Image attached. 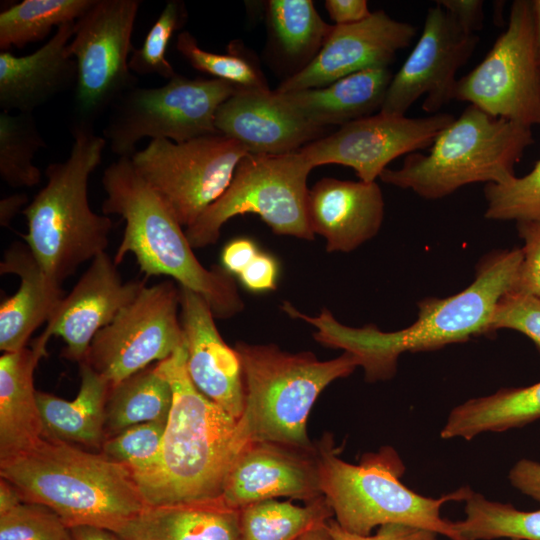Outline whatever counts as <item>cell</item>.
<instances>
[{"instance_id": "44dd1931", "label": "cell", "mask_w": 540, "mask_h": 540, "mask_svg": "<svg viewBox=\"0 0 540 540\" xmlns=\"http://www.w3.org/2000/svg\"><path fill=\"white\" fill-rule=\"evenodd\" d=\"M179 289L188 374L201 393L239 419L245 403L240 356L223 340L207 302L190 289Z\"/></svg>"}, {"instance_id": "816d5d0a", "label": "cell", "mask_w": 540, "mask_h": 540, "mask_svg": "<svg viewBox=\"0 0 540 540\" xmlns=\"http://www.w3.org/2000/svg\"><path fill=\"white\" fill-rule=\"evenodd\" d=\"M23 502L17 490L5 479L0 480V514Z\"/></svg>"}, {"instance_id": "f546056e", "label": "cell", "mask_w": 540, "mask_h": 540, "mask_svg": "<svg viewBox=\"0 0 540 540\" xmlns=\"http://www.w3.org/2000/svg\"><path fill=\"white\" fill-rule=\"evenodd\" d=\"M173 402L170 383L154 367L110 386L105 408L106 439L141 423H166Z\"/></svg>"}, {"instance_id": "d590c367", "label": "cell", "mask_w": 540, "mask_h": 540, "mask_svg": "<svg viewBox=\"0 0 540 540\" xmlns=\"http://www.w3.org/2000/svg\"><path fill=\"white\" fill-rule=\"evenodd\" d=\"M176 48L196 70L223 80L239 88H269L261 72L241 53L232 50L215 53L202 49L188 31L177 37Z\"/></svg>"}, {"instance_id": "8fae6325", "label": "cell", "mask_w": 540, "mask_h": 540, "mask_svg": "<svg viewBox=\"0 0 540 540\" xmlns=\"http://www.w3.org/2000/svg\"><path fill=\"white\" fill-rule=\"evenodd\" d=\"M139 0H94L76 21L67 46L77 65L72 124L93 126L126 92L137 87L130 70Z\"/></svg>"}, {"instance_id": "5bb4252c", "label": "cell", "mask_w": 540, "mask_h": 540, "mask_svg": "<svg viewBox=\"0 0 540 540\" xmlns=\"http://www.w3.org/2000/svg\"><path fill=\"white\" fill-rule=\"evenodd\" d=\"M180 289L170 280L144 286L93 338L83 362L110 386L163 361L185 345Z\"/></svg>"}, {"instance_id": "d6a6232c", "label": "cell", "mask_w": 540, "mask_h": 540, "mask_svg": "<svg viewBox=\"0 0 540 540\" xmlns=\"http://www.w3.org/2000/svg\"><path fill=\"white\" fill-rule=\"evenodd\" d=\"M94 0H24L0 13V49L24 48L46 38L53 27L77 21Z\"/></svg>"}, {"instance_id": "d6986e66", "label": "cell", "mask_w": 540, "mask_h": 540, "mask_svg": "<svg viewBox=\"0 0 540 540\" xmlns=\"http://www.w3.org/2000/svg\"><path fill=\"white\" fill-rule=\"evenodd\" d=\"M319 465L320 446L250 441L231 466L221 498L236 509L276 497L314 501L323 496Z\"/></svg>"}, {"instance_id": "60d3db41", "label": "cell", "mask_w": 540, "mask_h": 540, "mask_svg": "<svg viewBox=\"0 0 540 540\" xmlns=\"http://www.w3.org/2000/svg\"><path fill=\"white\" fill-rule=\"evenodd\" d=\"M512 329L530 338L540 351V298L526 292L510 290L498 301L490 332Z\"/></svg>"}, {"instance_id": "f1b7e54d", "label": "cell", "mask_w": 540, "mask_h": 540, "mask_svg": "<svg viewBox=\"0 0 540 540\" xmlns=\"http://www.w3.org/2000/svg\"><path fill=\"white\" fill-rule=\"evenodd\" d=\"M540 418V382L503 388L454 407L440 431L443 439L472 440L485 432H503Z\"/></svg>"}, {"instance_id": "4fadbf2b", "label": "cell", "mask_w": 540, "mask_h": 540, "mask_svg": "<svg viewBox=\"0 0 540 540\" xmlns=\"http://www.w3.org/2000/svg\"><path fill=\"white\" fill-rule=\"evenodd\" d=\"M454 99L493 117L540 125V65L531 1H513L506 29L483 60L458 79Z\"/></svg>"}, {"instance_id": "ffe728a7", "label": "cell", "mask_w": 540, "mask_h": 540, "mask_svg": "<svg viewBox=\"0 0 540 540\" xmlns=\"http://www.w3.org/2000/svg\"><path fill=\"white\" fill-rule=\"evenodd\" d=\"M215 126L219 134L238 141L251 154L296 152L324 132V127L307 121L269 88H238L219 107Z\"/></svg>"}, {"instance_id": "277c9868", "label": "cell", "mask_w": 540, "mask_h": 540, "mask_svg": "<svg viewBox=\"0 0 540 540\" xmlns=\"http://www.w3.org/2000/svg\"><path fill=\"white\" fill-rule=\"evenodd\" d=\"M102 185L106 193L103 214H116L125 221L113 258L117 265L132 253L145 279L172 277L179 286L200 295L215 318H230L244 308L232 275L222 266L207 269L199 262L182 225L129 157L118 158L104 170Z\"/></svg>"}, {"instance_id": "3957f363", "label": "cell", "mask_w": 540, "mask_h": 540, "mask_svg": "<svg viewBox=\"0 0 540 540\" xmlns=\"http://www.w3.org/2000/svg\"><path fill=\"white\" fill-rule=\"evenodd\" d=\"M0 476L23 501L49 508L68 528L87 525L118 534L147 507L127 467L45 436L1 460Z\"/></svg>"}, {"instance_id": "83f0119b", "label": "cell", "mask_w": 540, "mask_h": 540, "mask_svg": "<svg viewBox=\"0 0 540 540\" xmlns=\"http://www.w3.org/2000/svg\"><path fill=\"white\" fill-rule=\"evenodd\" d=\"M81 384L72 401L37 391L43 436L101 449L105 436V408L110 384L87 363L80 364Z\"/></svg>"}, {"instance_id": "603a6c76", "label": "cell", "mask_w": 540, "mask_h": 540, "mask_svg": "<svg viewBox=\"0 0 540 540\" xmlns=\"http://www.w3.org/2000/svg\"><path fill=\"white\" fill-rule=\"evenodd\" d=\"M76 21L57 27L39 49L25 56L0 53V108L10 112L32 111L57 95L74 89L77 65L67 52Z\"/></svg>"}, {"instance_id": "ac0fdd59", "label": "cell", "mask_w": 540, "mask_h": 540, "mask_svg": "<svg viewBox=\"0 0 540 540\" xmlns=\"http://www.w3.org/2000/svg\"><path fill=\"white\" fill-rule=\"evenodd\" d=\"M145 282H123L110 255L106 251L98 254L35 342L46 347L52 335L59 336L65 342L62 355L80 364L95 335L138 295Z\"/></svg>"}, {"instance_id": "db71d44e", "label": "cell", "mask_w": 540, "mask_h": 540, "mask_svg": "<svg viewBox=\"0 0 540 540\" xmlns=\"http://www.w3.org/2000/svg\"><path fill=\"white\" fill-rule=\"evenodd\" d=\"M298 540H333L327 522L307 531Z\"/></svg>"}, {"instance_id": "681fc988", "label": "cell", "mask_w": 540, "mask_h": 540, "mask_svg": "<svg viewBox=\"0 0 540 540\" xmlns=\"http://www.w3.org/2000/svg\"><path fill=\"white\" fill-rule=\"evenodd\" d=\"M28 201L24 193L13 194L3 198L0 202V224L7 227L11 220L20 212V209Z\"/></svg>"}, {"instance_id": "9a60e30c", "label": "cell", "mask_w": 540, "mask_h": 540, "mask_svg": "<svg viewBox=\"0 0 540 540\" xmlns=\"http://www.w3.org/2000/svg\"><path fill=\"white\" fill-rule=\"evenodd\" d=\"M479 37L463 29L443 7L428 9L422 34L393 75L380 113L405 116L425 96L422 109L436 114L455 96L457 72L473 54Z\"/></svg>"}, {"instance_id": "2e32d148", "label": "cell", "mask_w": 540, "mask_h": 540, "mask_svg": "<svg viewBox=\"0 0 540 540\" xmlns=\"http://www.w3.org/2000/svg\"><path fill=\"white\" fill-rule=\"evenodd\" d=\"M455 118L443 112L416 118L378 112L340 126L299 152L312 168L339 164L351 167L361 181L375 182L394 159L430 147Z\"/></svg>"}, {"instance_id": "484cf974", "label": "cell", "mask_w": 540, "mask_h": 540, "mask_svg": "<svg viewBox=\"0 0 540 540\" xmlns=\"http://www.w3.org/2000/svg\"><path fill=\"white\" fill-rule=\"evenodd\" d=\"M240 509L221 497L147 506L117 535L122 540H240Z\"/></svg>"}, {"instance_id": "7402d4cb", "label": "cell", "mask_w": 540, "mask_h": 540, "mask_svg": "<svg viewBox=\"0 0 540 540\" xmlns=\"http://www.w3.org/2000/svg\"><path fill=\"white\" fill-rule=\"evenodd\" d=\"M307 222L328 252H351L379 232L384 199L375 182L322 178L309 190Z\"/></svg>"}, {"instance_id": "6da1fadb", "label": "cell", "mask_w": 540, "mask_h": 540, "mask_svg": "<svg viewBox=\"0 0 540 540\" xmlns=\"http://www.w3.org/2000/svg\"><path fill=\"white\" fill-rule=\"evenodd\" d=\"M523 253L521 249L500 250L486 255L478 264L474 281L463 291L446 298H426L418 303V318L407 328L380 331L375 325L362 328L339 323L326 308L308 316L288 305L285 312L313 325L317 342L353 354L369 382L391 378L399 356L405 352L440 349L490 333L498 301L516 286Z\"/></svg>"}, {"instance_id": "b9f144b4", "label": "cell", "mask_w": 540, "mask_h": 540, "mask_svg": "<svg viewBox=\"0 0 540 540\" xmlns=\"http://www.w3.org/2000/svg\"><path fill=\"white\" fill-rule=\"evenodd\" d=\"M518 234L524 242L523 260L514 290L540 298V220L517 222Z\"/></svg>"}, {"instance_id": "e0dca14e", "label": "cell", "mask_w": 540, "mask_h": 540, "mask_svg": "<svg viewBox=\"0 0 540 540\" xmlns=\"http://www.w3.org/2000/svg\"><path fill=\"white\" fill-rule=\"evenodd\" d=\"M416 33L414 25L391 18L383 10L356 24L333 25L315 57L276 91L320 88L362 70L388 68Z\"/></svg>"}, {"instance_id": "c3c4849f", "label": "cell", "mask_w": 540, "mask_h": 540, "mask_svg": "<svg viewBox=\"0 0 540 540\" xmlns=\"http://www.w3.org/2000/svg\"><path fill=\"white\" fill-rule=\"evenodd\" d=\"M325 8L334 25L359 23L371 15L366 0H326Z\"/></svg>"}, {"instance_id": "ba28073f", "label": "cell", "mask_w": 540, "mask_h": 540, "mask_svg": "<svg viewBox=\"0 0 540 540\" xmlns=\"http://www.w3.org/2000/svg\"><path fill=\"white\" fill-rule=\"evenodd\" d=\"M245 403L240 417L251 441L311 449L307 419L320 393L359 366L348 352L320 361L310 352L291 354L274 344L237 342Z\"/></svg>"}, {"instance_id": "cb8c5ba5", "label": "cell", "mask_w": 540, "mask_h": 540, "mask_svg": "<svg viewBox=\"0 0 540 540\" xmlns=\"http://www.w3.org/2000/svg\"><path fill=\"white\" fill-rule=\"evenodd\" d=\"M0 273L20 278L17 292L0 306V349L16 352L49 321L66 295L61 283L43 270L27 244L10 245L0 262Z\"/></svg>"}, {"instance_id": "ab89813d", "label": "cell", "mask_w": 540, "mask_h": 540, "mask_svg": "<svg viewBox=\"0 0 540 540\" xmlns=\"http://www.w3.org/2000/svg\"><path fill=\"white\" fill-rule=\"evenodd\" d=\"M0 540H72L70 529L49 508L21 502L0 514Z\"/></svg>"}, {"instance_id": "f907efd6", "label": "cell", "mask_w": 540, "mask_h": 540, "mask_svg": "<svg viewBox=\"0 0 540 540\" xmlns=\"http://www.w3.org/2000/svg\"><path fill=\"white\" fill-rule=\"evenodd\" d=\"M69 529L72 540H122L114 532L99 527L81 525Z\"/></svg>"}, {"instance_id": "f5cc1de1", "label": "cell", "mask_w": 540, "mask_h": 540, "mask_svg": "<svg viewBox=\"0 0 540 540\" xmlns=\"http://www.w3.org/2000/svg\"><path fill=\"white\" fill-rule=\"evenodd\" d=\"M533 34L537 60L540 65V0L531 1Z\"/></svg>"}, {"instance_id": "4316f807", "label": "cell", "mask_w": 540, "mask_h": 540, "mask_svg": "<svg viewBox=\"0 0 540 540\" xmlns=\"http://www.w3.org/2000/svg\"><path fill=\"white\" fill-rule=\"evenodd\" d=\"M392 77L389 67L372 68L324 87L279 93L307 121L343 126L380 111Z\"/></svg>"}, {"instance_id": "7bdbcfd3", "label": "cell", "mask_w": 540, "mask_h": 540, "mask_svg": "<svg viewBox=\"0 0 540 540\" xmlns=\"http://www.w3.org/2000/svg\"><path fill=\"white\" fill-rule=\"evenodd\" d=\"M327 525L333 540H437L433 532L401 524L382 525L374 535L348 532L332 518Z\"/></svg>"}, {"instance_id": "d4e9b609", "label": "cell", "mask_w": 540, "mask_h": 540, "mask_svg": "<svg viewBox=\"0 0 540 540\" xmlns=\"http://www.w3.org/2000/svg\"><path fill=\"white\" fill-rule=\"evenodd\" d=\"M46 348H31L0 357V461L30 448L43 437V423L33 374Z\"/></svg>"}, {"instance_id": "e575fe53", "label": "cell", "mask_w": 540, "mask_h": 540, "mask_svg": "<svg viewBox=\"0 0 540 540\" xmlns=\"http://www.w3.org/2000/svg\"><path fill=\"white\" fill-rule=\"evenodd\" d=\"M32 113H0V176L10 187H33L41 180L34 165L36 153L46 148Z\"/></svg>"}, {"instance_id": "bcb514c9", "label": "cell", "mask_w": 540, "mask_h": 540, "mask_svg": "<svg viewBox=\"0 0 540 540\" xmlns=\"http://www.w3.org/2000/svg\"><path fill=\"white\" fill-rule=\"evenodd\" d=\"M258 253L253 240L245 237L233 239L221 251L222 267L231 275H239Z\"/></svg>"}, {"instance_id": "4dcf8cb0", "label": "cell", "mask_w": 540, "mask_h": 540, "mask_svg": "<svg viewBox=\"0 0 540 540\" xmlns=\"http://www.w3.org/2000/svg\"><path fill=\"white\" fill-rule=\"evenodd\" d=\"M332 516L324 496L305 506L274 499L260 501L240 508V540H298Z\"/></svg>"}, {"instance_id": "74e56055", "label": "cell", "mask_w": 540, "mask_h": 540, "mask_svg": "<svg viewBox=\"0 0 540 540\" xmlns=\"http://www.w3.org/2000/svg\"><path fill=\"white\" fill-rule=\"evenodd\" d=\"M485 217L497 221L540 220V159L525 176L503 184H487Z\"/></svg>"}, {"instance_id": "30bf717a", "label": "cell", "mask_w": 540, "mask_h": 540, "mask_svg": "<svg viewBox=\"0 0 540 540\" xmlns=\"http://www.w3.org/2000/svg\"><path fill=\"white\" fill-rule=\"evenodd\" d=\"M238 88L219 79H190L179 74L161 87L137 86L111 106L104 138L119 158H130L145 137L181 143L219 134L216 113Z\"/></svg>"}, {"instance_id": "52a82bcc", "label": "cell", "mask_w": 540, "mask_h": 540, "mask_svg": "<svg viewBox=\"0 0 540 540\" xmlns=\"http://www.w3.org/2000/svg\"><path fill=\"white\" fill-rule=\"evenodd\" d=\"M405 467L392 447L365 454L358 464L340 459L331 444L320 445V486L335 521L346 531L370 535L386 524H401L458 540L452 521L440 514L449 501H464L471 488L462 487L434 499L405 486Z\"/></svg>"}, {"instance_id": "9c48e42d", "label": "cell", "mask_w": 540, "mask_h": 540, "mask_svg": "<svg viewBox=\"0 0 540 540\" xmlns=\"http://www.w3.org/2000/svg\"><path fill=\"white\" fill-rule=\"evenodd\" d=\"M313 168L299 152L248 153L239 162L226 191L185 233L193 248L215 244L231 218L257 214L280 235L313 240L307 215V177Z\"/></svg>"}, {"instance_id": "7dc6e473", "label": "cell", "mask_w": 540, "mask_h": 540, "mask_svg": "<svg viewBox=\"0 0 540 540\" xmlns=\"http://www.w3.org/2000/svg\"><path fill=\"white\" fill-rule=\"evenodd\" d=\"M511 485L540 503V463L521 459L509 472Z\"/></svg>"}, {"instance_id": "8992f818", "label": "cell", "mask_w": 540, "mask_h": 540, "mask_svg": "<svg viewBox=\"0 0 540 540\" xmlns=\"http://www.w3.org/2000/svg\"><path fill=\"white\" fill-rule=\"evenodd\" d=\"M533 143L531 127L469 105L439 133L427 154H408L400 168H386L379 178L421 198L441 199L468 184L508 182Z\"/></svg>"}, {"instance_id": "f6af8a7d", "label": "cell", "mask_w": 540, "mask_h": 540, "mask_svg": "<svg viewBox=\"0 0 540 540\" xmlns=\"http://www.w3.org/2000/svg\"><path fill=\"white\" fill-rule=\"evenodd\" d=\"M436 4L450 13L466 31L476 33L482 29L484 21L482 0H439Z\"/></svg>"}, {"instance_id": "f35d334b", "label": "cell", "mask_w": 540, "mask_h": 540, "mask_svg": "<svg viewBox=\"0 0 540 540\" xmlns=\"http://www.w3.org/2000/svg\"><path fill=\"white\" fill-rule=\"evenodd\" d=\"M186 20V10L180 1L170 0L148 31L142 45L134 48L129 67L139 75H158L170 80L177 73L166 58L168 44L174 32Z\"/></svg>"}, {"instance_id": "ee69618b", "label": "cell", "mask_w": 540, "mask_h": 540, "mask_svg": "<svg viewBox=\"0 0 540 540\" xmlns=\"http://www.w3.org/2000/svg\"><path fill=\"white\" fill-rule=\"evenodd\" d=\"M278 273L277 260L271 254L259 251L238 278L247 290L261 293L277 288Z\"/></svg>"}, {"instance_id": "5b68a950", "label": "cell", "mask_w": 540, "mask_h": 540, "mask_svg": "<svg viewBox=\"0 0 540 540\" xmlns=\"http://www.w3.org/2000/svg\"><path fill=\"white\" fill-rule=\"evenodd\" d=\"M73 145L63 162L45 170L46 185L21 212L28 232L22 238L43 270L61 283L109 244L112 221L95 213L88 180L102 160L107 141L93 126L71 124Z\"/></svg>"}, {"instance_id": "836d02e7", "label": "cell", "mask_w": 540, "mask_h": 540, "mask_svg": "<svg viewBox=\"0 0 540 540\" xmlns=\"http://www.w3.org/2000/svg\"><path fill=\"white\" fill-rule=\"evenodd\" d=\"M267 16L279 47L293 59L310 62L332 29L311 0H270Z\"/></svg>"}, {"instance_id": "7a4b0ae2", "label": "cell", "mask_w": 540, "mask_h": 540, "mask_svg": "<svg viewBox=\"0 0 540 540\" xmlns=\"http://www.w3.org/2000/svg\"><path fill=\"white\" fill-rule=\"evenodd\" d=\"M186 347L156 364L173 391L157 466L135 480L147 506L221 497L234 461L251 441L245 423L201 393L186 366Z\"/></svg>"}, {"instance_id": "1f68e13d", "label": "cell", "mask_w": 540, "mask_h": 540, "mask_svg": "<svg viewBox=\"0 0 540 540\" xmlns=\"http://www.w3.org/2000/svg\"><path fill=\"white\" fill-rule=\"evenodd\" d=\"M464 502L465 518L452 522L458 540H540V510H518L472 489Z\"/></svg>"}, {"instance_id": "8d00e7d4", "label": "cell", "mask_w": 540, "mask_h": 540, "mask_svg": "<svg viewBox=\"0 0 540 540\" xmlns=\"http://www.w3.org/2000/svg\"><path fill=\"white\" fill-rule=\"evenodd\" d=\"M165 427L161 422L130 426L105 439L101 453L127 467L137 480L157 466Z\"/></svg>"}, {"instance_id": "7c38bea8", "label": "cell", "mask_w": 540, "mask_h": 540, "mask_svg": "<svg viewBox=\"0 0 540 540\" xmlns=\"http://www.w3.org/2000/svg\"><path fill=\"white\" fill-rule=\"evenodd\" d=\"M247 154L238 141L216 134L181 143L154 139L130 159L187 228L226 191Z\"/></svg>"}]
</instances>
